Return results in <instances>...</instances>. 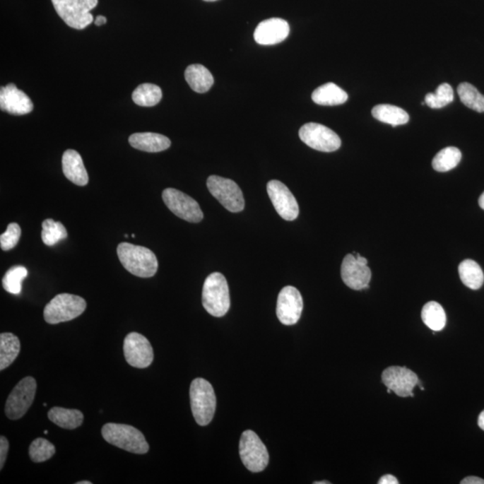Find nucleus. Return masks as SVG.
Here are the masks:
<instances>
[{"instance_id": "obj_34", "label": "nucleus", "mask_w": 484, "mask_h": 484, "mask_svg": "<svg viewBox=\"0 0 484 484\" xmlns=\"http://www.w3.org/2000/svg\"><path fill=\"white\" fill-rule=\"evenodd\" d=\"M453 100V88L451 85L446 83L440 85L437 88L435 93H428L425 96V103L432 109L443 108V107L449 105L450 102H452Z\"/></svg>"}, {"instance_id": "obj_30", "label": "nucleus", "mask_w": 484, "mask_h": 484, "mask_svg": "<svg viewBox=\"0 0 484 484\" xmlns=\"http://www.w3.org/2000/svg\"><path fill=\"white\" fill-rule=\"evenodd\" d=\"M457 93L461 102L477 112H484V95L469 83H460Z\"/></svg>"}, {"instance_id": "obj_37", "label": "nucleus", "mask_w": 484, "mask_h": 484, "mask_svg": "<svg viewBox=\"0 0 484 484\" xmlns=\"http://www.w3.org/2000/svg\"><path fill=\"white\" fill-rule=\"evenodd\" d=\"M399 480L395 476L391 475H386L382 477L379 480V484H397Z\"/></svg>"}, {"instance_id": "obj_14", "label": "nucleus", "mask_w": 484, "mask_h": 484, "mask_svg": "<svg viewBox=\"0 0 484 484\" xmlns=\"http://www.w3.org/2000/svg\"><path fill=\"white\" fill-rule=\"evenodd\" d=\"M268 193L276 211L286 221H293L299 216V205L290 189L279 180L268 183Z\"/></svg>"}, {"instance_id": "obj_8", "label": "nucleus", "mask_w": 484, "mask_h": 484, "mask_svg": "<svg viewBox=\"0 0 484 484\" xmlns=\"http://www.w3.org/2000/svg\"><path fill=\"white\" fill-rule=\"evenodd\" d=\"M208 190L223 208L232 213L242 212L245 201L240 187L233 180L213 175L208 179Z\"/></svg>"}, {"instance_id": "obj_25", "label": "nucleus", "mask_w": 484, "mask_h": 484, "mask_svg": "<svg viewBox=\"0 0 484 484\" xmlns=\"http://www.w3.org/2000/svg\"><path fill=\"white\" fill-rule=\"evenodd\" d=\"M20 353L18 337L12 333L0 335V370H4L15 362Z\"/></svg>"}, {"instance_id": "obj_38", "label": "nucleus", "mask_w": 484, "mask_h": 484, "mask_svg": "<svg viewBox=\"0 0 484 484\" xmlns=\"http://www.w3.org/2000/svg\"><path fill=\"white\" fill-rule=\"evenodd\" d=\"M461 484H484V480L479 478V477L469 476L464 479Z\"/></svg>"}, {"instance_id": "obj_12", "label": "nucleus", "mask_w": 484, "mask_h": 484, "mask_svg": "<svg viewBox=\"0 0 484 484\" xmlns=\"http://www.w3.org/2000/svg\"><path fill=\"white\" fill-rule=\"evenodd\" d=\"M367 264V259L355 252L348 254L343 259L341 276L349 288L356 290L369 288L372 271Z\"/></svg>"}, {"instance_id": "obj_3", "label": "nucleus", "mask_w": 484, "mask_h": 484, "mask_svg": "<svg viewBox=\"0 0 484 484\" xmlns=\"http://www.w3.org/2000/svg\"><path fill=\"white\" fill-rule=\"evenodd\" d=\"M203 308L210 315L220 318L229 312L231 306L228 283L221 273H211L203 283L202 293Z\"/></svg>"}, {"instance_id": "obj_43", "label": "nucleus", "mask_w": 484, "mask_h": 484, "mask_svg": "<svg viewBox=\"0 0 484 484\" xmlns=\"http://www.w3.org/2000/svg\"><path fill=\"white\" fill-rule=\"evenodd\" d=\"M314 484H330V483L328 480H325V482H315Z\"/></svg>"}, {"instance_id": "obj_7", "label": "nucleus", "mask_w": 484, "mask_h": 484, "mask_svg": "<svg viewBox=\"0 0 484 484\" xmlns=\"http://www.w3.org/2000/svg\"><path fill=\"white\" fill-rule=\"evenodd\" d=\"M240 456L246 468L252 473L262 472L269 462L268 449L252 430H245L240 440Z\"/></svg>"}, {"instance_id": "obj_9", "label": "nucleus", "mask_w": 484, "mask_h": 484, "mask_svg": "<svg viewBox=\"0 0 484 484\" xmlns=\"http://www.w3.org/2000/svg\"><path fill=\"white\" fill-rule=\"evenodd\" d=\"M37 383L32 377H26L14 387L6 400L5 412L10 420H18L28 413L33 405Z\"/></svg>"}, {"instance_id": "obj_19", "label": "nucleus", "mask_w": 484, "mask_h": 484, "mask_svg": "<svg viewBox=\"0 0 484 484\" xmlns=\"http://www.w3.org/2000/svg\"><path fill=\"white\" fill-rule=\"evenodd\" d=\"M62 170L66 178L74 184L82 187L88 185V173L78 152L69 149L63 153Z\"/></svg>"}, {"instance_id": "obj_28", "label": "nucleus", "mask_w": 484, "mask_h": 484, "mask_svg": "<svg viewBox=\"0 0 484 484\" xmlns=\"http://www.w3.org/2000/svg\"><path fill=\"white\" fill-rule=\"evenodd\" d=\"M163 93L158 85L153 83H142L132 93L133 101L139 106L152 107L161 101Z\"/></svg>"}, {"instance_id": "obj_2", "label": "nucleus", "mask_w": 484, "mask_h": 484, "mask_svg": "<svg viewBox=\"0 0 484 484\" xmlns=\"http://www.w3.org/2000/svg\"><path fill=\"white\" fill-rule=\"evenodd\" d=\"M102 434L107 442L126 451L143 455L149 451V445L143 434L135 427L106 423Z\"/></svg>"}, {"instance_id": "obj_36", "label": "nucleus", "mask_w": 484, "mask_h": 484, "mask_svg": "<svg viewBox=\"0 0 484 484\" xmlns=\"http://www.w3.org/2000/svg\"><path fill=\"white\" fill-rule=\"evenodd\" d=\"M9 449L8 440L6 439V437L1 436L0 438V469H3L4 467L6 456H8Z\"/></svg>"}, {"instance_id": "obj_32", "label": "nucleus", "mask_w": 484, "mask_h": 484, "mask_svg": "<svg viewBox=\"0 0 484 484\" xmlns=\"http://www.w3.org/2000/svg\"><path fill=\"white\" fill-rule=\"evenodd\" d=\"M28 269L23 266H16L10 268L3 277V287L12 295H19L22 290V282L28 276Z\"/></svg>"}, {"instance_id": "obj_44", "label": "nucleus", "mask_w": 484, "mask_h": 484, "mask_svg": "<svg viewBox=\"0 0 484 484\" xmlns=\"http://www.w3.org/2000/svg\"><path fill=\"white\" fill-rule=\"evenodd\" d=\"M203 1L213 2L216 1V0H203Z\"/></svg>"}, {"instance_id": "obj_20", "label": "nucleus", "mask_w": 484, "mask_h": 484, "mask_svg": "<svg viewBox=\"0 0 484 484\" xmlns=\"http://www.w3.org/2000/svg\"><path fill=\"white\" fill-rule=\"evenodd\" d=\"M130 146L140 151L159 153L165 151L171 146V140L157 133H136L129 136Z\"/></svg>"}, {"instance_id": "obj_16", "label": "nucleus", "mask_w": 484, "mask_h": 484, "mask_svg": "<svg viewBox=\"0 0 484 484\" xmlns=\"http://www.w3.org/2000/svg\"><path fill=\"white\" fill-rule=\"evenodd\" d=\"M382 382L396 396L413 397V390L418 385V377L406 367L391 366L384 370Z\"/></svg>"}, {"instance_id": "obj_45", "label": "nucleus", "mask_w": 484, "mask_h": 484, "mask_svg": "<svg viewBox=\"0 0 484 484\" xmlns=\"http://www.w3.org/2000/svg\"><path fill=\"white\" fill-rule=\"evenodd\" d=\"M48 430H45V434H48Z\"/></svg>"}, {"instance_id": "obj_33", "label": "nucleus", "mask_w": 484, "mask_h": 484, "mask_svg": "<svg viewBox=\"0 0 484 484\" xmlns=\"http://www.w3.org/2000/svg\"><path fill=\"white\" fill-rule=\"evenodd\" d=\"M55 452L54 445L49 440L42 438L33 440L29 449L30 457L35 463H42L51 459Z\"/></svg>"}, {"instance_id": "obj_15", "label": "nucleus", "mask_w": 484, "mask_h": 484, "mask_svg": "<svg viewBox=\"0 0 484 484\" xmlns=\"http://www.w3.org/2000/svg\"><path fill=\"white\" fill-rule=\"evenodd\" d=\"M303 309V300L298 290L293 286H285L277 299L276 315L280 322L285 326L295 325L299 321Z\"/></svg>"}, {"instance_id": "obj_27", "label": "nucleus", "mask_w": 484, "mask_h": 484, "mask_svg": "<svg viewBox=\"0 0 484 484\" xmlns=\"http://www.w3.org/2000/svg\"><path fill=\"white\" fill-rule=\"evenodd\" d=\"M422 319L430 329L432 331H442L445 328L447 317L445 310L439 303L430 302L423 306L422 310Z\"/></svg>"}, {"instance_id": "obj_13", "label": "nucleus", "mask_w": 484, "mask_h": 484, "mask_svg": "<svg viewBox=\"0 0 484 484\" xmlns=\"http://www.w3.org/2000/svg\"><path fill=\"white\" fill-rule=\"evenodd\" d=\"M124 356L126 362L134 368H148L153 360V347L141 334L129 333L124 339Z\"/></svg>"}, {"instance_id": "obj_18", "label": "nucleus", "mask_w": 484, "mask_h": 484, "mask_svg": "<svg viewBox=\"0 0 484 484\" xmlns=\"http://www.w3.org/2000/svg\"><path fill=\"white\" fill-rule=\"evenodd\" d=\"M290 26L285 20L270 18L259 23L254 33V39L260 45H275L288 37Z\"/></svg>"}, {"instance_id": "obj_40", "label": "nucleus", "mask_w": 484, "mask_h": 484, "mask_svg": "<svg viewBox=\"0 0 484 484\" xmlns=\"http://www.w3.org/2000/svg\"><path fill=\"white\" fill-rule=\"evenodd\" d=\"M478 425L480 429L484 430V410L480 413L478 418Z\"/></svg>"}, {"instance_id": "obj_5", "label": "nucleus", "mask_w": 484, "mask_h": 484, "mask_svg": "<svg viewBox=\"0 0 484 484\" xmlns=\"http://www.w3.org/2000/svg\"><path fill=\"white\" fill-rule=\"evenodd\" d=\"M85 309L86 302L82 297L60 293L45 306L43 315L47 323L56 325L78 318Z\"/></svg>"}, {"instance_id": "obj_17", "label": "nucleus", "mask_w": 484, "mask_h": 484, "mask_svg": "<svg viewBox=\"0 0 484 484\" xmlns=\"http://www.w3.org/2000/svg\"><path fill=\"white\" fill-rule=\"evenodd\" d=\"M0 108L12 115H25L33 112V103L25 93L9 83L0 91Z\"/></svg>"}, {"instance_id": "obj_26", "label": "nucleus", "mask_w": 484, "mask_h": 484, "mask_svg": "<svg viewBox=\"0 0 484 484\" xmlns=\"http://www.w3.org/2000/svg\"><path fill=\"white\" fill-rule=\"evenodd\" d=\"M459 273L462 283L468 288L478 290L483 286L484 282L483 270L473 260H464L459 266Z\"/></svg>"}, {"instance_id": "obj_42", "label": "nucleus", "mask_w": 484, "mask_h": 484, "mask_svg": "<svg viewBox=\"0 0 484 484\" xmlns=\"http://www.w3.org/2000/svg\"><path fill=\"white\" fill-rule=\"evenodd\" d=\"M76 484H92L90 480H82V482L76 483Z\"/></svg>"}, {"instance_id": "obj_23", "label": "nucleus", "mask_w": 484, "mask_h": 484, "mask_svg": "<svg viewBox=\"0 0 484 484\" xmlns=\"http://www.w3.org/2000/svg\"><path fill=\"white\" fill-rule=\"evenodd\" d=\"M49 419L60 428L74 430L83 425V415L76 409L53 407L48 413Z\"/></svg>"}, {"instance_id": "obj_6", "label": "nucleus", "mask_w": 484, "mask_h": 484, "mask_svg": "<svg viewBox=\"0 0 484 484\" xmlns=\"http://www.w3.org/2000/svg\"><path fill=\"white\" fill-rule=\"evenodd\" d=\"M59 18L70 28L82 30L93 21L91 10L98 5V0H52Z\"/></svg>"}, {"instance_id": "obj_11", "label": "nucleus", "mask_w": 484, "mask_h": 484, "mask_svg": "<svg viewBox=\"0 0 484 484\" xmlns=\"http://www.w3.org/2000/svg\"><path fill=\"white\" fill-rule=\"evenodd\" d=\"M163 199L167 208L176 216L189 223H199L203 213L199 203L187 194L175 189H166L163 192Z\"/></svg>"}, {"instance_id": "obj_21", "label": "nucleus", "mask_w": 484, "mask_h": 484, "mask_svg": "<svg viewBox=\"0 0 484 484\" xmlns=\"http://www.w3.org/2000/svg\"><path fill=\"white\" fill-rule=\"evenodd\" d=\"M347 100V93L334 83H326L312 93V101L319 105H340L345 103Z\"/></svg>"}, {"instance_id": "obj_24", "label": "nucleus", "mask_w": 484, "mask_h": 484, "mask_svg": "<svg viewBox=\"0 0 484 484\" xmlns=\"http://www.w3.org/2000/svg\"><path fill=\"white\" fill-rule=\"evenodd\" d=\"M372 113L376 119L393 126L405 125L409 122L408 113L395 105H379L374 107Z\"/></svg>"}, {"instance_id": "obj_10", "label": "nucleus", "mask_w": 484, "mask_h": 484, "mask_svg": "<svg viewBox=\"0 0 484 484\" xmlns=\"http://www.w3.org/2000/svg\"><path fill=\"white\" fill-rule=\"evenodd\" d=\"M300 138L307 146L320 152H335L341 146L339 136L328 126L318 123H307L300 129Z\"/></svg>"}, {"instance_id": "obj_29", "label": "nucleus", "mask_w": 484, "mask_h": 484, "mask_svg": "<svg viewBox=\"0 0 484 484\" xmlns=\"http://www.w3.org/2000/svg\"><path fill=\"white\" fill-rule=\"evenodd\" d=\"M462 153L454 146H449L439 151L432 160L433 169L437 172H446L456 168L461 161Z\"/></svg>"}, {"instance_id": "obj_35", "label": "nucleus", "mask_w": 484, "mask_h": 484, "mask_svg": "<svg viewBox=\"0 0 484 484\" xmlns=\"http://www.w3.org/2000/svg\"><path fill=\"white\" fill-rule=\"evenodd\" d=\"M20 236H21V228L18 223H9L6 231L0 236L1 249L6 252L14 249L18 245Z\"/></svg>"}, {"instance_id": "obj_22", "label": "nucleus", "mask_w": 484, "mask_h": 484, "mask_svg": "<svg viewBox=\"0 0 484 484\" xmlns=\"http://www.w3.org/2000/svg\"><path fill=\"white\" fill-rule=\"evenodd\" d=\"M185 79L193 91L203 93L209 91L213 85V75L206 66L190 65L185 71Z\"/></svg>"}, {"instance_id": "obj_39", "label": "nucleus", "mask_w": 484, "mask_h": 484, "mask_svg": "<svg viewBox=\"0 0 484 484\" xmlns=\"http://www.w3.org/2000/svg\"><path fill=\"white\" fill-rule=\"evenodd\" d=\"M106 22H107V19H106V18H105V16H97V18L95 20V25H98V26H101L102 25H105Z\"/></svg>"}, {"instance_id": "obj_4", "label": "nucleus", "mask_w": 484, "mask_h": 484, "mask_svg": "<svg viewBox=\"0 0 484 484\" xmlns=\"http://www.w3.org/2000/svg\"><path fill=\"white\" fill-rule=\"evenodd\" d=\"M190 403L194 418L200 426L208 425L215 415L216 396L208 380L194 379L189 389Z\"/></svg>"}, {"instance_id": "obj_31", "label": "nucleus", "mask_w": 484, "mask_h": 484, "mask_svg": "<svg viewBox=\"0 0 484 484\" xmlns=\"http://www.w3.org/2000/svg\"><path fill=\"white\" fill-rule=\"evenodd\" d=\"M68 237V232L65 226L60 222H55L52 219H46L42 223V239L47 246H54L60 240Z\"/></svg>"}, {"instance_id": "obj_1", "label": "nucleus", "mask_w": 484, "mask_h": 484, "mask_svg": "<svg viewBox=\"0 0 484 484\" xmlns=\"http://www.w3.org/2000/svg\"><path fill=\"white\" fill-rule=\"evenodd\" d=\"M117 253L124 268L136 276L149 278L155 276L158 269L155 253L145 247L122 242L118 246Z\"/></svg>"}, {"instance_id": "obj_41", "label": "nucleus", "mask_w": 484, "mask_h": 484, "mask_svg": "<svg viewBox=\"0 0 484 484\" xmlns=\"http://www.w3.org/2000/svg\"><path fill=\"white\" fill-rule=\"evenodd\" d=\"M479 206H480V208L484 210V192L482 194V196H480Z\"/></svg>"}]
</instances>
